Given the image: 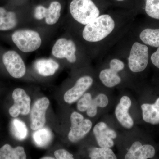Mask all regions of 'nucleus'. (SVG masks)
Returning a JSON list of instances; mask_svg holds the SVG:
<instances>
[{"instance_id": "1", "label": "nucleus", "mask_w": 159, "mask_h": 159, "mask_svg": "<svg viewBox=\"0 0 159 159\" xmlns=\"http://www.w3.org/2000/svg\"><path fill=\"white\" fill-rule=\"evenodd\" d=\"M115 27V21L110 15H101L86 25L83 31L82 37L89 42H98L108 36Z\"/></svg>"}, {"instance_id": "2", "label": "nucleus", "mask_w": 159, "mask_h": 159, "mask_svg": "<svg viewBox=\"0 0 159 159\" xmlns=\"http://www.w3.org/2000/svg\"><path fill=\"white\" fill-rule=\"evenodd\" d=\"M70 13L77 22L86 25L99 16L100 10L93 0H72Z\"/></svg>"}, {"instance_id": "3", "label": "nucleus", "mask_w": 159, "mask_h": 159, "mask_svg": "<svg viewBox=\"0 0 159 159\" xmlns=\"http://www.w3.org/2000/svg\"><path fill=\"white\" fill-rule=\"evenodd\" d=\"M11 39L16 47L24 53H30L38 50L42 44L39 33L34 30L23 29L15 31Z\"/></svg>"}, {"instance_id": "4", "label": "nucleus", "mask_w": 159, "mask_h": 159, "mask_svg": "<svg viewBox=\"0 0 159 159\" xmlns=\"http://www.w3.org/2000/svg\"><path fill=\"white\" fill-rule=\"evenodd\" d=\"M148 47L139 42L134 43L128 58L129 70L134 73L142 72L148 66Z\"/></svg>"}, {"instance_id": "5", "label": "nucleus", "mask_w": 159, "mask_h": 159, "mask_svg": "<svg viewBox=\"0 0 159 159\" xmlns=\"http://www.w3.org/2000/svg\"><path fill=\"white\" fill-rule=\"evenodd\" d=\"M71 127L68 134L69 140L73 143L79 142L89 132L93 123L84 119L81 114L75 111L70 116Z\"/></svg>"}, {"instance_id": "6", "label": "nucleus", "mask_w": 159, "mask_h": 159, "mask_svg": "<svg viewBox=\"0 0 159 159\" xmlns=\"http://www.w3.org/2000/svg\"><path fill=\"white\" fill-rule=\"evenodd\" d=\"M2 61L6 70L11 76L16 79L22 78L26 74L25 65L16 51H8L2 56Z\"/></svg>"}, {"instance_id": "7", "label": "nucleus", "mask_w": 159, "mask_h": 159, "mask_svg": "<svg viewBox=\"0 0 159 159\" xmlns=\"http://www.w3.org/2000/svg\"><path fill=\"white\" fill-rule=\"evenodd\" d=\"M77 47L71 39L62 38L56 41L52 49V54L58 58H66L69 62L74 63L77 61Z\"/></svg>"}, {"instance_id": "8", "label": "nucleus", "mask_w": 159, "mask_h": 159, "mask_svg": "<svg viewBox=\"0 0 159 159\" xmlns=\"http://www.w3.org/2000/svg\"><path fill=\"white\" fill-rule=\"evenodd\" d=\"M14 104L9 110V113L13 118L20 114L28 115L30 112L31 99L25 91L22 89L17 88L13 91L12 95Z\"/></svg>"}, {"instance_id": "9", "label": "nucleus", "mask_w": 159, "mask_h": 159, "mask_svg": "<svg viewBox=\"0 0 159 159\" xmlns=\"http://www.w3.org/2000/svg\"><path fill=\"white\" fill-rule=\"evenodd\" d=\"M50 101L47 97L38 99L34 102L31 111V128L36 130L43 128L46 122V114L50 105Z\"/></svg>"}, {"instance_id": "10", "label": "nucleus", "mask_w": 159, "mask_h": 159, "mask_svg": "<svg viewBox=\"0 0 159 159\" xmlns=\"http://www.w3.org/2000/svg\"><path fill=\"white\" fill-rule=\"evenodd\" d=\"M93 82V80L89 76L80 77L72 88L64 94V99L66 103L72 104L78 101L87 90L89 89Z\"/></svg>"}, {"instance_id": "11", "label": "nucleus", "mask_w": 159, "mask_h": 159, "mask_svg": "<svg viewBox=\"0 0 159 159\" xmlns=\"http://www.w3.org/2000/svg\"><path fill=\"white\" fill-rule=\"evenodd\" d=\"M93 132L99 147L110 148L113 147V139L117 138V134L105 122L97 123L94 126Z\"/></svg>"}, {"instance_id": "12", "label": "nucleus", "mask_w": 159, "mask_h": 159, "mask_svg": "<svg viewBox=\"0 0 159 159\" xmlns=\"http://www.w3.org/2000/svg\"><path fill=\"white\" fill-rule=\"evenodd\" d=\"M131 105L130 98L127 96H123L115 110V115L118 122L127 129H130L134 125L133 119L129 113V110Z\"/></svg>"}, {"instance_id": "13", "label": "nucleus", "mask_w": 159, "mask_h": 159, "mask_svg": "<svg viewBox=\"0 0 159 159\" xmlns=\"http://www.w3.org/2000/svg\"><path fill=\"white\" fill-rule=\"evenodd\" d=\"M153 146L148 144L142 145L139 141H136L131 145L125 154V159H147L152 158L155 154Z\"/></svg>"}, {"instance_id": "14", "label": "nucleus", "mask_w": 159, "mask_h": 159, "mask_svg": "<svg viewBox=\"0 0 159 159\" xmlns=\"http://www.w3.org/2000/svg\"><path fill=\"white\" fill-rule=\"evenodd\" d=\"M34 68L41 76L49 77L53 76L59 69L58 63L51 58H42L37 60L34 63Z\"/></svg>"}, {"instance_id": "15", "label": "nucleus", "mask_w": 159, "mask_h": 159, "mask_svg": "<svg viewBox=\"0 0 159 159\" xmlns=\"http://www.w3.org/2000/svg\"><path fill=\"white\" fill-rule=\"evenodd\" d=\"M143 120L152 125L159 124V97L153 104L144 103L141 106Z\"/></svg>"}, {"instance_id": "16", "label": "nucleus", "mask_w": 159, "mask_h": 159, "mask_svg": "<svg viewBox=\"0 0 159 159\" xmlns=\"http://www.w3.org/2000/svg\"><path fill=\"white\" fill-rule=\"evenodd\" d=\"M18 23L15 12L0 7V31H8L14 29Z\"/></svg>"}, {"instance_id": "17", "label": "nucleus", "mask_w": 159, "mask_h": 159, "mask_svg": "<svg viewBox=\"0 0 159 159\" xmlns=\"http://www.w3.org/2000/svg\"><path fill=\"white\" fill-rule=\"evenodd\" d=\"M27 155L25 148L22 146L13 148L6 144L0 148V159H25Z\"/></svg>"}, {"instance_id": "18", "label": "nucleus", "mask_w": 159, "mask_h": 159, "mask_svg": "<svg viewBox=\"0 0 159 159\" xmlns=\"http://www.w3.org/2000/svg\"><path fill=\"white\" fill-rule=\"evenodd\" d=\"M118 73L119 72L111 68L104 69L100 72L99 78L106 87L113 88L118 85L121 82V78Z\"/></svg>"}, {"instance_id": "19", "label": "nucleus", "mask_w": 159, "mask_h": 159, "mask_svg": "<svg viewBox=\"0 0 159 159\" xmlns=\"http://www.w3.org/2000/svg\"><path fill=\"white\" fill-rule=\"evenodd\" d=\"M61 5L57 1H54L50 3L46 8L45 20L47 25H52L58 22L61 16Z\"/></svg>"}, {"instance_id": "20", "label": "nucleus", "mask_w": 159, "mask_h": 159, "mask_svg": "<svg viewBox=\"0 0 159 159\" xmlns=\"http://www.w3.org/2000/svg\"><path fill=\"white\" fill-rule=\"evenodd\" d=\"M139 37L145 44L154 48L159 47V29H144L140 33Z\"/></svg>"}, {"instance_id": "21", "label": "nucleus", "mask_w": 159, "mask_h": 159, "mask_svg": "<svg viewBox=\"0 0 159 159\" xmlns=\"http://www.w3.org/2000/svg\"><path fill=\"white\" fill-rule=\"evenodd\" d=\"M108 102V98L106 95L103 93L98 94L95 98L92 99L90 104L87 110L88 116L91 118L95 117L97 115V107L101 108L106 107Z\"/></svg>"}, {"instance_id": "22", "label": "nucleus", "mask_w": 159, "mask_h": 159, "mask_svg": "<svg viewBox=\"0 0 159 159\" xmlns=\"http://www.w3.org/2000/svg\"><path fill=\"white\" fill-rule=\"evenodd\" d=\"M33 134V138L35 144L40 147L48 146L53 138V135L48 128H40Z\"/></svg>"}, {"instance_id": "23", "label": "nucleus", "mask_w": 159, "mask_h": 159, "mask_svg": "<svg viewBox=\"0 0 159 159\" xmlns=\"http://www.w3.org/2000/svg\"><path fill=\"white\" fill-rule=\"evenodd\" d=\"M89 157L92 159H116L117 157L110 148L101 147L91 148Z\"/></svg>"}, {"instance_id": "24", "label": "nucleus", "mask_w": 159, "mask_h": 159, "mask_svg": "<svg viewBox=\"0 0 159 159\" xmlns=\"http://www.w3.org/2000/svg\"><path fill=\"white\" fill-rule=\"evenodd\" d=\"M11 129L13 136L18 140H24L28 136L27 126L24 122L19 119H14L12 120Z\"/></svg>"}, {"instance_id": "25", "label": "nucleus", "mask_w": 159, "mask_h": 159, "mask_svg": "<svg viewBox=\"0 0 159 159\" xmlns=\"http://www.w3.org/2000/svg\"><path fill=\"white\" fill-rule=\"evenodd\" d=\"M146 14L155 19L159 20V0H144Z\"/></svg>"}, {"instance_id": "26", "label": "nucleus", "mask_w": 159, "mask_h": 159, "mask_svg": "<svg viewBox=\"0 0 159 159\" xmlns=\"http://www.w3.org/2000/svg\"><path fill=\"white\" fill-rule=\"evenodd\" d=\"M90 93H86L79 99L77 103V108L80 112L86 111L92 100Z\"/></svg>"}, {"instance_id": "27", "label": "nucleus", "mask_w": 159, "mask_h": 159, "mask_svg": "<svg viewBox=\"0 0 159 159\" xmlns=\"http://www.w3.org/2000/svg\"><path fill=\"white\" fill-rule=\"evenodd\" d=\"M54 155L55 159H74L73 155L65 149H60L55 151Z\"/></svg>"}, {"instance_id": "28", "label": "nucleus", "mask_w": 159, "mask_h": 159, "mask_svg": "<svg viewBox=\"0 0 159 159\" xmlns=\"http://www.w3.org/2000/svg\"><path fill=\"white\" fill-rule=\"evenodd\" d=\"M46 8L42 5H38L34 8V17L37 20H41L45 19Z\"/></svg>"}, {"instance_id": "29", "label": "nucleus", "mask_w": 159, "mask_h": 159, "mask_svg": "<svg viewBox=\"0 0 159 159\" xmlns=\"http://www.w3.org/2000/svg\"><path fill=\"white\" fill-rule=\"evenodd\" d=\"M125 67V64L122 61L118 59H112L110 62V68L118 72L122 70Z\"/></svg>"}, {"instance_id": "30", "label": "nucleus", "mask_w": 159, "mask_h": 159, "mask_svg": "<svg viewBox=\"0 0 159 159\" xmlns=\"http://www.w3.org/2000/svg\"><path fill=\"white\" fill-rule=\"evenodd\" d=\"M151 60L154 65L159 69V47L157 51L152 54Z\"/></svg>"}, {"instance_id": "31", "label": "nucleus", "mask_w": 159, "mask_h": 159, "mask_svg": "<svg viewBox=\"0 0 159 159\" xmlns=\"http://www.w3.org/2000/svg\"><path fill=\"white\" fill-rule=\"evenodd\" d=\"M112 1L117 3H124L125 2H128V0H112Z\"/></svg>"}, {"instance_id": "32", "label": "nucleus", "mask_w": 159, "mask_h": 159, "mask_svg": "<svg viewBox=\"0 0 159 159\" xmlns=\"http://www.w3.org/2000/svg\"><path fill=\"white\" fill-rule=\"evenodd\" d=\"M41 159H55L53 157L50 156H45L41 158Z\"/></svg>"}]
</instances>
